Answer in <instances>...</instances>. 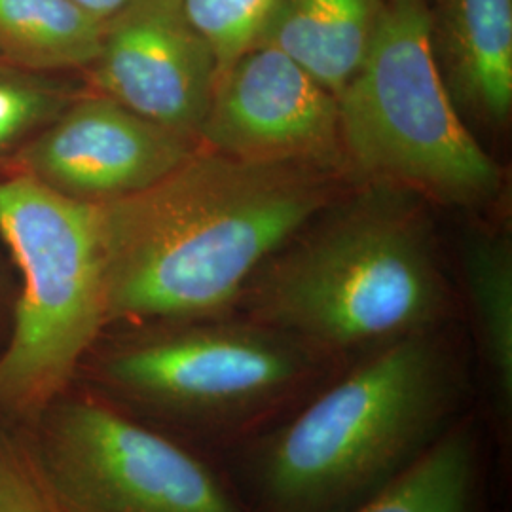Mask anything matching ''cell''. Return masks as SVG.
Wrapping results in <instances>:
<instances>
[{
    "label": "cell",
    "mask_w": 512,
    "mask_h": 512,
    "mask_svg": "<svg viewBox=\"0 0 512 512\" xmlns=\"http://www.w3.org/2000/svg\"><path fill=\"white\" fill-rule=\"evenodd\" d=\"M336 169L200 147L145 190L97 205L107 325L228 308L332 202Z\"/></svg>",
    "instance_id": "6da1fadb"
},
{
    "label": "cell",
    "mask_w": 512,
    "mask_h": 512,
    "mask_svg": "<svg viewBox=\"0 0 512 512\" xmlns=\"http://www.w3.org/2000/svg\"><path fill=\"white\" fill-rule=\"evenodd\" d=\"M412 192L372 184L268 260L245 293L255 323L317 348L429 330L446 289Z\"/></svg>",
    "instance_id": "7a4b0ae2"
},
{
    "label": "cell",
    "mask_w": 512,
    "mask_h": 512,
    "mask_svg": "<svg viewBox=\"0 0 512 512\" xmlns=\"http://www.w3.org/2000/svg\"><path fill=\"white\" fill-rule=\"evenodd\" d=\"M459 378L429 330L387 342L266 440L255 463L270 512H342L450 427Z\"/></svg>",
    "instance_id": "3957f363"
},
{
    "label": "cell",
    "mask_w": 512,
    "mask_h": 512,
    "mask_svg": "<svg viewBox=\"0 0 512 512\" xmlns=\"http://www.w3.org/2000/svg\"><path fill=\"white\" fill-rule=\"evenodd\" d=\"M338 112L344 160L370 184L452 205L488 202L499 190V167L444 82L427 0H385Z\"/></svg>",
    "instance_id": "277c9868"
},
{
    "label": "cell",
    "mask_w": 512,
    "mask_h": 512,
    "mask_svg": "<svg viewBox=\"0 0 512 512\" xmlns=\"http://www.w3.org/2000/svg\"><path fill=\"white\" fill-rule=\"evenodd\" d=\"M0 239L21 274L12 332L0 353V414L37 420L65 393L107 327L97 205L16 173L0 179Z\"/></svg>",
    "instance_id": "5b68a950"
},
{
    "label": "cell",
    "mask_w": 512,
    "mask_h": 512,
    "mask_svg": "<svg viewBox=\"0 0 512 512\" xmlns=\"http://www.w3.org/2000/svg\"><path fill=\"white\" fill-rule=\"evenodd\" d=\"M33 461L61 512H241L188 450L86 397L40 416Z\"/></svg>",
    "instance_id": "8992f818"
},
{
    "label": "cell",
    "mask_w": 512,
    "mask_h": 512,
    "mask_svg": "<svg viewBox=\"0 0 512 512\" xmlns=\"http://www.w3.org/2000/svg\"><path fill=\"white\" fill-rule=\"evenodd\" d=\"M310 346L255 325H202L137 340L103 372L139 403L198 425H232L287 399L311 374Z\"/></svg>",
    "instance_id": "52a82bcc"
},
{
    "label": "cell",
    "mask_w": 512,
    "mask_h": 512,
    "mask_svg": "<svg viewBox=\"0 0 512 512\" xmlns=\"http://www.w3.org/2000/svg\"><path fill=\"white\" fill-rule=\"evenodd\" d=\"M198 141L253 164L344 162L338 99L270 46L247 50L220 74Z\"/></svg>",
    "instance_id": "ba28073f"
},
{
    "label": "cell",
    "mask_w": 512,
    "mask_h": 512,
    "mask_svg": "<svg viewBox=\"0 0 512 512\" xmlns=\"http://www.w3.org/2000/svg\"><path fill=\"white\" fill-rule=\"evenodd\" d=\"M200 143L103 93L74 97L16 152L19 175L73 202H114L158 183Z\"/></svg>",
    "instance_id": "9c48e42d"
},
{
    "label": "cell",
    "mask_w": 512,
    "mask_h": 512,
    "mask_svg": "<svg viewBox=\"0 0 512 512\" xmlns=\"http://www.w3.org/2000/svg\"><path fill=\"white\" fill-rule=\"evenodd\" d=\"M88 71L95 92L196 141L219 80L215 52L179 0H135L107 19Z\"/></svg>",
    "instance_id": "30bf717a"
},
{
    "label": "cell",
    "mask_w": 512,
    "mask_h": 512,
    "mask_svg": "<svg viewBox=\"0 0 512 512\" xmlns=\"http://www.w3.org/2000/svg\"><path fill=\"white\" fill-rule=\"evenodd\" d=\"M433 38L454 99L488 124L512 109V0H439Z\"/></svg>",
    "instance_id": "8fae6325"
},
{
    "label": "cell",
    "mask_w": 512,
    "mask_h": 512,
    "mask_svg": "<svg viewBox=\"0 0 512 512\" xmlns=\"http://www.w3.org/2000/svg\"><path fill=\"white\" fill-rule=\"evenodd\" d=\"M385 0H277L256 40L291 57L336 99L365 61Z\"/></svg>",
    "instance_id": "7c38bea8"
},
{
    "label": "cell",
    "mask_w": 512,
    "mask_h": 512,
    "mask_svg": "<svg viewBox=\"0 0 512 512\" xmlns=\"http://www.w3.org/2000/svg\"><path fill=\"white\" fill-rule=\"evenodd\" d=\"M105 21L73 0H0V61L31 73L90 69Z\"/></svg>",
    "instance_id": "4fadbf2b"
},
{
    "label": "cell",
    "mask_w": 512,
    "mask_h": 512,
    "mask_svg": "<svg viewBox=\"0 0 512 512\" xmlns=\"http://www.w3.org/2000/svg\"><path fill=\"white\" fill-rule=\"evenodd\" d=\"M478 486L475 425L456 423L353 512H476Z\"/></svg>",
    "instance_id": "5bb4252c"
},
{
    "label": "cell",
    "mask_w": 512,
    "mask_h": 512,
    "mask_svg": "<svg viewBox=\"0 0 512 512\" xmlns=\"http://www.w3.org/2000/svg\"><path fill=\"white\" fill-rule=\"evenodd\" d=\"M465 279L501 420L512 412V251L509 239L473 236Z\"/></svg>",
    "instance_id": "9a60e30c"
},
{
    "label": "cell",
    "mask_w": 512,
    "mask_h": 512,
    "mask_svg": "<svg viewBox=\"0 0 512 512\" xmlns=\"http://www.w3.org/2000/svg\"><path fill=\"white\" fill-rule=\"evenodd\" d=\"M74 93L48 74L0 67V156L16 152L63 112Z\"/></svg>",
    "instance_id": "2e32d148"
},
{
    "label": "cell",
    "mask_w": 512,
    "mask_h": 512,
    "mask_svg": "<svg viewBox=\"0 0 512 512\" xmlns=\"http://www.w3.org/2000/svg\"><path fill=\"white\" fill-rule=\"evenodd\" d=\"M186 18L211 44L219 76L255 48L277 0H179Z\"/></svg>",
    "instance_id": "e0dca14e"
},
{
    "label": "cell",
    "mask_w": 512,
    "mask_h": 512,
    "mask_svg": "<svg viewBox=\"0 0 512 512\" xmlns=\"http://www.w3.org/2000/svg\"><path fill=\"white\" fill-rule=\"evenodd\" d=\"M0 512H61L31 452L0 427Z\"/></svg>",
    "instance_id": "ac0fdd59"
},
{
    "label": "cell",
    "mask_w": 512,
    "mask_h": 512,
    "mask_svg": "<svg viewBox=\"0 0 512 512\" xmlns=\"http://www.w3.org/2000/svg\"><path fill=\"white\" fill-rule=\"evenodd\" d=\"M73 2L95 18L107 21L135 0H73Z\"/></svg>",
    "instance_id": "d6986e66"
}]
</instances>
